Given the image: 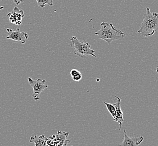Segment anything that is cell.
<instances>
[{
    "instance_id": "cell-1",
    "label": "cell",
    "mask_w": 158,
    "mask_h": 146,
    "mask_svg": "<svg viewBox=\"0 0 158 146\" xmlns=\"http://www.w3.org/2000/svg\"><path fill=\"white\" fill-rule=\"evenodd\" d=\"M158 30V13H151L149 7H147L140 28L137 32L144 37H149Z\"/></svg>"
},
{
    "instance_id": "cell-2",
    "label": "cell",
    "mask_w": 158,
    "mask_h": 146,
    "mask_svg": "<svg viewBox=\"0 0 158 146\" xmlns=\"http://www.w3.org/2000/svg\"><path fill=\"white\" fill-rule=\"evenodd\" d=\"M95 34L98 38L106 42L108 45H110L113 41L118 40L126 36L124 33L117 29L112 24L106 22H101V29Z\"/></svg>"
},
{
    "instance_id": "cell-3",
    "label": "cell",
    "mask_w": 158,
    "mask_h": 146,
    "mask_svg": "<svg viewBox=\"0 0 158 146\" xmlns=\"http://www.w3.org/2000/svg\"><path fill=\"white\" fill-rule=\"evenodd\" d=\"M69 39L71 41V47L74 49L73 53L74 54L82 58H85L87 56L97 57L95 54V50L91 48V46L85 40L83 39V41H80L75 36L70 37Z\"/></svg>"
},
{
    "instance_id": "cell-4",
    "label": "cell",
    "mask_w": 158,
    "mask_h": 146,
    "mask_svg": "<svg viewBox=\"0 0 158 146\" xmlns=\"http://www.w3.org/2000/svg\"><path fill=\"white\" fill-rule=\"evenodd\" d=\"M29 84L33 88V94L32 97L35 101H38L40 99V95L44 89L48 88V85L46 84V81L45 80H42L41 78L38 79H33L31 78H28Z\"/></svg>"
},
{
    "instance_id": "cell-5",
    "label": "cell",
    "mask_w": 158,
    "mask_h": 146,
    "mask_svg": "<svg viewBox=\"0 0 158 146\" xmlns=\"http://www.w3.org/2000/svg\"><path fill=\"white\" fill-rule=\"evenodd\" d=\"M7 36L6 39H10L13 41L20 42L23 44L25 43L26 40L28 38V34L26 32H21L19 28L16 30H13L12 29L7 28Z\"/></svg>"
},
{
    "instance_id": "cell-6",
    "label": "cell",
    "mask_w": 158,
    "mask_h": 146,
    "mask_svg": "<svg viewBox=\"0 0 158 146\" xmlns=\"http://www.w3.org/2000/svg\"><path fill=\"white\" fill-rule=\"evenodd\" d=\"M24 16V11L23 10L19 9L18 7H15L13 11L8 13L6 15L10 22L18 26L21 25L22 19Z\"/></svg>"
},
{
    "instance_id": "cell-7",
    "label": "cell",
    "mask_w": 158,
    "mask_h": 146,
    "mask_svg": "<svg viewBox=\"0 0 158 146\" xmlns=\"http://www.w3.org/2000/svg\"><path fill=\"white\" fill-rule=\"evenodd\" d=\"M124 137L123 142L118 146H137L142 143L143 137L139 136L137 137H128L126 131L124 130Z\"/></svg>"
},
{
    "instance_id": "cell-8",
    "label": "cell",
    "mask_w": 158,
    "mask_h": 146,
    "mask_svg": "<svg viewBox=\"0 0 158 146\" xmlns=\"http://www.w3.org/2000/svg\"><path fill=\"white\" fill-rule=\"evenodd\" d=\"M115 98L117 99V101L114 104L115 108V111L114 117L113 118L114 121L118 123V124L119 125V130H120L123 124V121H124L123 112L120 107L121 99L117 96H115Z\"/></svg>"
},
{
    "instance_id": "cell-9",
    "label": "cell",
    "mask_w": 158,
    "mask_h": 146,
    "mask_svg": "<svg viewBox=\"0 0 158 146\" xmlns=\"http://www.w3.org/2000/svg\"><path fill=\"white\" fill-rule=\"evenodd\" d=\"M48 138L44 135L34 136L30 138V142L34 143V146H48Z\"/></svg>"
},
{
    "instance_id": "cell-10",
    "label": "cell",
    "mask_w": 158,
    "mask_h": 146,
    "mask_svg": "<svg viewBox=\"0 0 158 146\" xmlns=\"http://www.w3.org/2000/svg\"><path fill=\"white\" fill-rule=\"evenodd\" d=\"M38 6L40 7H44L46 5H49L52 6L53 5V0H35Z\"/></svg>"
},
{
    "instance_id": "cell-11",
    "label": "cell",
    "mask_w": 158,
    "mask_h": 146,
    "mask_svg": "<svg viewBox=\"0 0 158 146\" xmlns=\"http://www.w3.org/2000/svg\"><path fill=\"white\" fill-rule=\"evenodd\" d=\"M105 105L106 106L107 110L108 111L110 112L111 116L113 118L114 117V114H115V106L114 105H112L109 103H107L106 102H104Z\"/></svg>"
},
{
    "instance_id": "cell-12",
    "label": "cell",
    "mask_w": 158,
    "mask_h": 146,
    "mask_svg": "<svg viewBox=\"0 0 158 146\" xmlns=\"http://www.w3.org/2000/svg\"><path fill=\"white\" fill-rule=\"evenodd\" d=\"M72 78V79H73L74 81H76V82H79L82 79V74L81 73H79V74H78L77 75H76L75 76H73V78Z\"/></svg>"
},
{
    "instance_id": "cell-13",
    "label": "cell",
    "mask_w": 158,
    "mask_h": 146,
    "mask_svg": "<svg viewBox=\"0 0 158 146\" xmlns=\"http://www.w3.org/2000/svg\"><path fill=\"white\" fill-rule=\"evenodd\" d=\"M79 73H81L79 71H78L77 69H73L72 70H71L70 72V76L72 78H73V76H75L76 75H77L78 74H79Z\"/></svg>"
},
{
    "instance_id": "cell-14",
    "label": "cell",
    "mask_w": 158,
    "mask_h": 146,
    "mask_svg": "<svg viewBox=\"0 0 158 146\" xmlns=\"http://www.w3.org/2000/svg\"><path fill=\"white\" fill-rule=\"evenodd\" d=\"M13 1L16 5H19L20 3L23 2L24 1V0H13Z\"/></svg>"
},
{
    "instance_id": "cell-15",
    "label": "cell",
    "mask_w": 158,
    "mask_h": 146,
    "mask_svg": "<svg viewBox=\"0 0 158 146\" xmlns=\"http://www.w3.org/2000/svg\"><path fill=\"white\" fill-rule=\"evenodd\" d=\"M3 9H4V7H3V6L0 7V10Z\"/></svg>"
},
{
    "instance_id": "cell-16",
    "label": "cell",
    "mask_w": 158,
    "mask_h": 146,
    "mask_svg": "<svg viewBox=\"0 0 158 146\" xmlns=\"http://www.w3.org/2000/svg\"><path fill=\"white\" fill-rule=\"evenodd\" d=\"M156 73H158V67H157V68H156Z\"/></svg>"
}]
</instances>
